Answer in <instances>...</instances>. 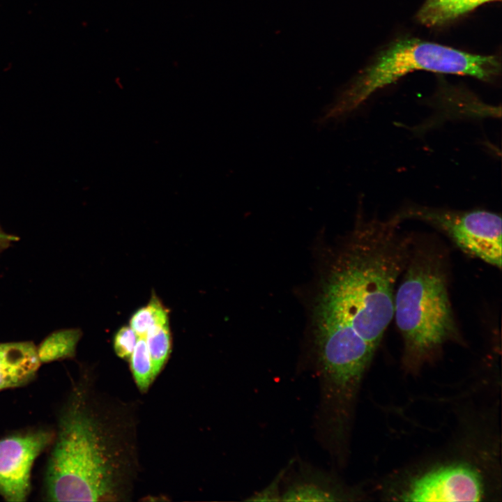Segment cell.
Returning a JSON list of instances; mask_svg holds the SVG:
<instances>
[{"mask_svg": "<svg viewBox=\"0 0 502 502\" xmlns=\"http://www.w3.org/2000/svg\"><path fill=\"white\" fill-rule=\"evenodd\" d=\"M394 215L360 219L333 249L311 307V329L322 374L340 383L360 381L394 315L397 280L413 240Z\"/></svg>", "mask_w": 502, "mask_h": 502, "instance_id": "obj_1", "label": "cell"}, {"mask_svg": "<svg viewBox=\"0 0 502 502\" xmlns=\"http://www.w3.org/2000/svg\"><path fill=\"white\" fill-rule=\"evenodd\" d=\"M135 420L79 379L59 413L44 478L45 500H127L138 469Z\"/></svg>", "mask_w": 502, "mask_h": 502, "instance_id": "obj_2", "label": "cell"}, {"mask_svg": "<svg viewBox=\"0 0 502 502\" xmlns=\"http://www.w3.org/2000/svg\"><path fill=\"white\" fill-rule=\"evenodd\" d=\"M446 262L439 248L413 240L395 292L393 315L405 352L412 358H424L459 337L449 297Z\"/></svg>", "mask_w": 502, "mask_h": 502, "instance_id": "obj_3", "label": "cell"}, {"mask_svg": "<svg viewBox=\"0 0 502 502\" xmlns=\"http://www.w3.org/2000/svg\"><path fill=\"white\" fill-rule=\"evenodd\" d=\"M416 70L491 81L500 74L501 63L495 56L471 54L418 38L399 40L382 51L337 96L320 115L319 123L350 114L377 90Z\"/></svg>", "mask_w": 502, "mask_h": 502, "instance_id": "obj_4", "label": "cell"}, {"mask_svg": "<svg viewBox=\"0 0 502 502\" xmlns=\"http://www.w3.org/2000/svg\"><path fill=\"white\" fill-rule=\"evenodd\" d=\"M402 222L418 220L446 234L466 254L501 267V217L485 210L457 211L425 206L409 207L395 215Z\"/></svg>", "mask_w": 502, "mask_h": 502, "instance_id": "obj_5", "label": "cell"}, {"mask_svg": "<svg viewBox=\"0 0 502 502\" xmlns=\"http://www.w3.org/2000/svg\"><path fill=\"white\" fill-rule=\"evenodd\" d=\"M54 438L52 432L37 429L0 439V495L4 500H26L33 463L52 444Z\"/></svg>", "mask_w": 502, "mask_h": 502, "instance_id": "obj_6", "label": "cell"}, {"mask_svg": "<svg viewBox=\"0 0 502 502\" xmlns=\"http://www.w3.org/2000/svg\"><path fill=\"white\" fill-rule=\"evenodd\" d=\"M479 474L462 464L441 466L413 480L402 494L406 501H478L483 496Z\"/></svg>", "mask_w": 502, "mask_h": 502, "instance_id": "obj_7", "label": "cell"}, {"mask_svg": "<svg viewBox=\"0 0 502 502\" xmlns=\"http://www.w3.org/2000/svg\"><path fill=\"white\" fill-rule=\"evenodd\" d=\"M40 364L32 342L0 343V391L27 385Z\"/></svg>", "mask_w": 502, "mask_h": 502, "instance_id": "obj_8", "label": "cell"}, {"mask_svg": "<svg viewBox=\"0 0 502 502\" xmlns=\"http://www.w3.org/2000/svg\"><path fill=\"white\" fill-rule=\"evenodd\" d=\"M499 0H426L417 14L427 26H440L487 2Z\"/></svg>", "mask_w": 502, "mask_h": 502, "instance_id": "obj_9", "label": "cell"}, {"mask_svg": "<svg viewBox=\"0 0 502 502\" xmlns=\"http://www.w3.org/2000/svg\"><path fill=\"white\" fill-rule=\"evenodd\" d=\"M82 336L79 329H65L50 334L37 347L41 363L73 358Z\"/></svg>", "mask_w": 502, "mask_h": 502, "instance_id": "obj_10", "label": "cell"}, {"mask_svg": "<svg viewBox=\"0 0 502 502\" xmlns=\"http://www.w3.org/2000/svg\"><path fill=\"white\" fill-rule=\"evenodd\" d=\"M151 359L154 376L161 372L172 348V336L169 322L151 326L144 337Z\"/></svg>", "mask_w": 502, "mask_h": 502, "instance_id": "obj_11", "label": "cell"}, {"mask_svg": "<svg viewBox=\"0 0 502 502\" xmlns=\"http://www.w3.org/2000/svg\"><path fill=\"white\" fill-rule=\"evenodd\" d=\"M169 322L167 309L153 295L149 303L137 310L130 320V326L139 337H145L153 326Z\"/></svg>", "mask_w": 502, "mask_h": 502, "instance_id": "obj_12", "label": "cell"}, {"mask_svg": "<svg viewBox=\"0 0 502 502\" xmlns=\"http://www.w3.org/2000/svg\"><path fill=\"white\" fill-rule=\"evenodd\" d=\"M129 360L131 371L138 388L143 393L146 392L155 377L144 337L138 338Z\"/></svg>", "mask_w": 502, "mask_h": 502, "instance_id": "obj_13", "label": "cell"}, {"mask_svg": "<svg viewBox=\"0 0 502 502\" xmlns=\"http://www.w3.org/2000/svg\"><path fill=\"white\" fill-rule=\"evenodd\" d=\"M335 492L314 482H301L290 487L281 496L285 501H330L337 500Z\"/></svg>", "mask_w": 502, "mask_h": 502, "instance_id": "obj_14", "label": "cell"}, {"mask_svg": "<svg viewBox=\"0 0 502 502\" xmlns=\"http://www.w3.org/2000/svg\"><path fill=\"white\" fill-rule=\"evenodd\" d=\"M138 338L139 337L130 326L121 327L114 338V349L116 355L119 358L128 360Z\"/></svg>", "mask_w": 502, "mask_h": 502, "instance_id": "obj_15", "label": "cell"}, {"mask_svg": "<svg viewBox=\"0 0 502 502\" xmlns=\"http://www.w3.org/2000/svg\"><path fill=\"white\" fill-rule=\"evenodd\" d=\"M18 239L16 236L7 234L0 229V252L10 247Z\"/></svg>", "mask_w": 502, "mask_h": 502, "instance_id": "obj_16", "label": "cell"}]
</instances>
